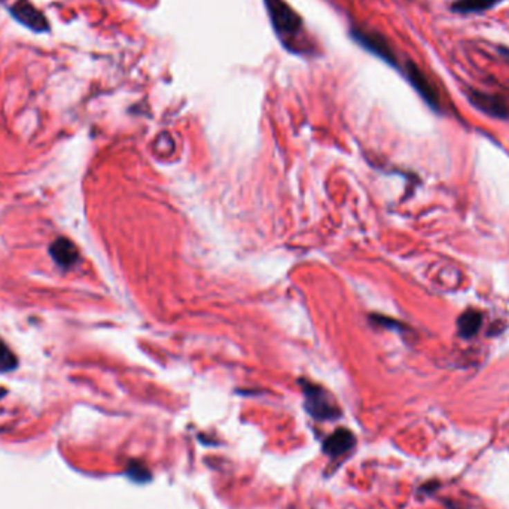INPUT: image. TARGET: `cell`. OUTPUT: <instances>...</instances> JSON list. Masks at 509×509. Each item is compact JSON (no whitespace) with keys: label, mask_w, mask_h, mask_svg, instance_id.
Masks as SVG:
<instances>
[{"label":"cell","mask_w":509,"mask_h":509,"mask_svg":"<svg viewBox=\"0 0 509 509\" xmlns=\"http://www.w3.org/2000/svg\"><path fill=\"white\" fill-rule=\"evenodd\" d=\"M271 26L280 44L292 54L311 55L313 46L304 39V21L286 0H263Z\"/></svg>","instance_id":"1"},{"label":"cell","mask_w":509,"mask_h":509,"mask_svg":"<svg viewBox=\"0 0 509 509\" xmlns=\"http://www.w3.org/2000/svg\"><path fill=\"white\" fill-rule=\"evenodd\" d=\"M350 36L360 48H364V50L368 51L369 54L376 55L381 62H385L391 67L399 68L398 57L394 51V48H391L387 39L381 33L353 26L350 28Z\"/></svg>","instance_id":"2"},{"label":"cell","mask_w":509,"mask_h":509,"mask_svg":"<svg viewBox=\"0 0 509 509\" xmlns=\"http://www.w3.org/2000/svg\"><path fill=\"white\" fill-rule=\"evenodd\" d=\"M483 326V315L478 310H466L457 319V334L460 338H474Z\"/></svg>","instance_id":"8"},{"label":"cell","mask_w":509,"mask_h":509,"mask_svg":"<svg viewBox=\"0 0 509 509\" xmlns=\"http://www.w3.org/2000/svg\"><path fill=\"white\" fill-rule=\"evenodd\" d=\"M304 395H306V407L316 418H329L337 414V408L331 404L328 394L322 387L304 383Z\"/></svg>","instance_id":"6"},{"label":"cell","mask_w":509,"mask_h":509,"mask_svg":"<svg viewBox=\"0 0 509 509\" xmlns=\"http://www.w3.org/2000/svg\"><path fill=\"white\" fill-rule=\"evenodd\" d=\"M50 254L57 266L63 270L72 268L80 261V250H77L76 244L67 237L54 240L50 246Z\"/></svg>","instance_id":"7"},{"label":"cell","mask_w":509,"mask_h":509,"mask_svg":"<svg viewBox=\"0 0 509 509\" xmlns=\"http://www.w3.org/2000/svg\"><path fill=\"white\" fill-rule=\"evenodd\" d=\"M402 72L407 77V81L409 82V85L414 88L417 94L422 97L430 109L435 112L441 109V100H439V94L436 91V88L434 86L432 82H430L429 77L423 73L422 68H420L413 62H407L402 67Z\"/></svg>","instance_id":"3"},{"label":"cell","mask_w":509,"mask_h":509,"mask_svg":"<svg viewBox=\"0 0 509 509\" xmlns=\"http://www.w3.org/2000/svg\"><path fill=\"white\" fill-rule=\"evenodd\" d=\"M468 100L475 109L483 112L492 118L497 120H506L509 118V107L505 103L502 97L487 94L478 90H469L468 91Z\"/></svg>","instance_id":"4"},{"label":"cell","mask_w":509,"mask_h":509,"mask_svg":"<svg viewBox=\"0 0 509 509\" xmlns=\"http://www.w3.org/2000/svg\"><path fill=\"white\" fill-rule=\"evenodd\" d=\"M351 444H353V436L346 429H340L334 435L328 438L325 443L326 453L331 456H340L350 450Z\"/></svg>","instance_id":"9"},{"label":"cell","mask_w":509,"mask_h":509,"mask_svg":"<svg viewBox=\"0 0 509 509\" xmlns=\"http://www.w3.org/2000/svg\"><path fill=\"white\" fill-rule=\"evenodd\" d=\"M5 394H6V390L5 389H0V396L5 395Z\"/></svg>","instance_id":"12"},{"label":"cell","mask_w":509,"mask_h":509,"mask_svg":"<svg viewBox=\"0 0 509 509\" xmlns=\"http://www.w3.org/2000/svg\"><path fill=\"white\" fill-rule=\"evenodd\" d=\"M497 3V0H457L453 5L456 12H481Z\"/></svg>","instance_id":"10"},{"label":"cell","mask_w":509,"mask_h":509,"mask_svg":"<svg viewBox=\"0 0 509 509\" xmlns=\"http://www.w3.org/2000/svg\"><path fill=\"white\" fill-rule=\"evenodd\" d=\"M18 367V359L6 342L0 338V373H9Z\"/></svg>","instance_id":"11"},{"label":"cell","mask_w":509,"mask_h":509,"mask_svg":"<svg viewBox=\"0 0 509 509\" xmlns=\"http://www.w3.org/2000/svg\"><path fill=\"white\" fill-rule=\"evenodd\" d=\"M11 14L18 23L36 33H44L48 30V19L28 0H17L11 8Z\"/></svg>","instance_id":"5"}]
</instances>
